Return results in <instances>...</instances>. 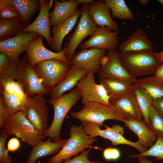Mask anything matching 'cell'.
Segmentation results:
<instances>
[{
  "mask_svg": "<svg viewBox=\"0 0 163 163\" xmlns=\"http://www.w3.org/2000/svg\"><path fill=\"white\" fill-rule=\"evenodd\" d=\"M69 65L59 59H50L36 64L34 68L50 92L64 78Z\"/></svg>",
  "mask_w": 163,
  "mask_h": 163,
  "instance_id": "6",
  "label": "cell"
},
{
  "mask_svg": "<svg viewBox=\"0 0 163 163\" xmlns=\"http://www.w3.org/2000/svg\"><path fill=\"white\" fill-rule=\"evenodd\" d=\"M134 85L148 94L153 99L163 97V84L153 76L137 79Z\"/></svg>",
  "mask_w": 163,
  "mask_h": 163,
  "instance_id": "28",
  "label": "cell"
},
{
  "mask_svg": "<svg viewBox=\"0 0 163 163\" xmlns=\"http://www.w3.org/2000/svg\"><path fill=\"white\" fill-rule=\"evenodd\" d=\"M64 161V160H62L51 163H62Z\"/></svg>",
  "mask_w": 163,
  "mask_h": 163,
  "instance_id": "48",
  "label": "cell"
},
{
  "mask_svg": "<svg viewBox=\"0 0 163 163\" xmlns=\"http://www.w3.org/2000/svg\"><path fill=\"white\" fill-rule=\"evenodd\" d=\"M111 10L113 18L133 21L134 15L124 0H104Z\"/></svg>",
  "mask_w": 163,
  "mask_h": 163,
  "instance_id": "30",
  "label": "cell"
},
{
  "mask_svg": "<svg viewBox=\"0 0 163 163\" xmlns=\"http://www.w3.org/2000/svg\"><path fill=\"white\" fill-rule=\"evenodd\" d=\"M81 98L79 90L76 87L57 98L47 101L53 107L54 116L50 126L43 135L44 139L48 137L54 142L61 139L60 133L64 120L70 109Z\"/></svg>",
  "mask_w": 163,
  "mask_h": 163,
  "instance_id": "1",
  "label": "cell"
},
{
  "mask_svg": "<svg viewBox=\"0 0 163 163\" xmlns=\"http://www.w3.org/2000/svg\"><path fill=\"white\" fill-rule=\"evenodd\" d=\"M94 73L88 72L79 81L76 87L79 90L82 103L95 102L110 106V97L101 84L95 83Z\"/></svg>",
  "mask_w": 163,
  "mask_h": 163,
  "instance_id": "11",
  "label": "cell"
},
{
  "mask_svg": "<svg viewBox=\"0 0 163 163\" xmlns=\"http://www.w3.org/2000/svg\"><path fill=\"white\" fill-rule=\"evenodd\" d=\"M107 50L94 48L81 49L73 56L70 64L94 73H97L101 67V61Z\"/></svg>",
  "mask_w": 163,
  "mask_h": 163,
  "instance_id": "14",
  "label": "cell"
},
{
  "mask_svg": "<svg viewBox=\"0 0 163 163\" xmlns=\"http://www.w3.org/2000/svg\"><path fill=\"white\" fill-rule=\"evenodd\" d=\"M99 82L105 88L110 97L109 101L132 91L134 87L132 83L117 78H100Z\"/></svg>",
  "mask_w": 163,
  "mask_h": 163,
  "instance_id": "26",
  "label": "cell"
},
{
  "mask_svg": "<svg viewBox=\"0 0 163 163\" xmlns=\"http://www.w3.org/2000/svg\"><path fill=\"white\" fill-rule=\"evenodd\" d=\"M19 66V79L17 81L21 84L28 97L36 94L45 96L49 94L37 73L30 65L26 55L20 60Z\"/></svg>",
  "mask_w": 163,
  "mask_h": 163,
  "instance_id": "10",
  "label": "cell"
},
{
  "mask_svg": "<svg viewBox=\"0 0 163 163\" xmlns=\"http://www.w3.org/2000/svg\"><path fill=\"white\" fill-rule=\"evenodd\" d=\"M81 13L80 8L74 14L62 23L53 26L52 29V48L55 52L59 53L62 51V43L64 38L76 25Z\"/></svg>",
  "mask_w": 163,
  "mask_h": 163,
  "instance_id": "24",
  "label": "cell"
},
{
  "mask_svg": "<svg viewBox=\"0 0 163 163\" xmlns=\"http://www.w3.org/2000/svg\"><path fill=\"white\" fill-rule=\"evenodd\" d=\"M152 105L163 117V97L153 99Z\"/></svg>",
  "mask_w": 163,
  "mask_h": 163,
  "instance_id": "42",
  "label": "cell"
},
{
  "mask_svg": "<svg viewBox=\"0 0 163 163\" xmlns=\"http://www.w3.org/2000/svg\"><path fill=\"white\" fill-rule=\"evenodd\" d=\"M88 72L84 69L78 68L72 65L70 66L64 78L49 92L50 99L57 98L77 86L79 80Z\"/></svg>",
  "mask_w": 163,
  "mask_h": 163,
  "instance_id": "21",
  "label": "cell"
},
{
  "mask_svg": "<svg viewBox=\"0 0 163 163\" xmlns=\"http://www.w3.org/2000/svg\"><path fill=\"white\" fill-rule=\"evenodd\" d=\"M20 18L10 20H0V40L14 37L24 28Z\"/></svg>",
  "mask_w": 163,
  "mask_h": 163,
  "instance_id": "31",
  "label": "cell"
},
{
  "mask_svg": "<svg viewBox=\"0 0 163 163\" xmlns=\"http://www.w3.org/2000/svg\"><path fill=\"white\" fill-rule=\"evenodd\" d=\"M120 30L114 32L106 27H98L87 40L78 46L81 49L94 48L108 51L116 50L119 41L118 35Z\"/></svg>",
  "mask_w": 163,
  "mask_h": 163,
  "instance_id": "15",
  "label": "cell"
},
{
  "mask_svg": "<svg viewBox=\"0 0 163 163\" xmlns=\"http://www.w3.org/2000/svg\"><path fill=\"white\" fill-rule=\"evenodd\" d=\"M35 129L44 135L48 129V108L44 96L36 94L30 97L23 111Z\"/></svg>",
  "mask_w": 163,
  "mask_h": 163,
  "instance_id": "8",
  "label": "cell"
},
{
  "mask_svg": "<svg viewBox=\"0 0 163 163\" xmlns=\"http://www.w3.org/2000/svg\"><path fill=\"white\" fill-rule=\"evenodd\" d=\"M119 54L116 50L108 51L101 60L97 75L100 78H117L134 84L137 79L126 71L120 61Z\"/></svg>",
  "mask_w": 163,
  "mask_h": 163,
  "instance_id": "12",
  "label": "cell"
},
{
  "mask_svg": "<svg viewBox=\"0 0 163 163\" xmlns=\"http://www.w3.org/2000/svg\"><path fill=\"white\" fill-rule=\"evenodd\" d=\"M109 103L110 106L115 109L123 119L140 121L143 120L142 113L133 91L110 100Z\"/></svg>",
  "mask_w": 163,
  "mask_h": 163,
  "instance_id": "18",
  "label": "cell"
},
{
  "mask_svg": "<svg viewBox=\"0 0 163 163\" xmlns=\"http://www.w3.org/2000/svg\"><path fill=\"white\" fill-rule=\"evenodd\" d=\"M125 126L134 133L138 138V141L146 150L155 142L156 134L147 125L144 121L123 119Z\"/></svg>",
  "mask_w": 163,
  "mask_h": 163,
  "instance_id": "23",
  "label": "cell"
},
{
  "mask_svg": "<svg viewBox=\"0 0 163 163\" xmlns=\"http://www.w3.org/2000/svg\"><path fill=\"white\" fill-rule=\"evenodd\" d=\"M48 138L45 141H42L32 146V149L25 163H35L41 157L57 154L62 149L68 139H60L52 142Z\"/></svg>",
  "mask_w": 163,
  "mask_h": 163,
  "instance_id": "22",
  "label": "cell"
},
{
  "mask_svg": "<svg viewBox=\"0 0 163 163\" xmlns=\"http://www.w3.org/2000/svg\"><path fill=\"white\" fill-rule=\"evenodd\" d=\"M120 53L153 52L152 43L145 32L139 29L133 33L119 46Z\"/></svg>",
  "mask_w": 163,
  "mask_h": 163,
  "instance_id": "20",
  "label": "cell"
},
{
  "mask_svg": "<svg viewBox=\"0 0 163 163\" xmlns=\"http://www.w3.org/2000/svg\"><path fill=\"white\" fill-rule=\"evenodd\" d=\"M19 18L18 11L10 0H0V20H10Z\"/></svg>",
  "mask_w": 163,
  "mask_h": 163,
  "instance_id": "35",
  "label": "cell"
},
{
  "mask_svg": "<svg viewBox=\"0 0 163 163\" xmlns=\"http://www.w3.org/2000/svg\"><path fill=\"white\" fill-rule=\"evenodd\" d=\"M21 146L20 141L17 138L13 137L9 139L7 144V152H14L18 150Z\"/></svg>",
  "mask_w": 163,
  "mask_h": 163,
  "instance_id": "41",
  "label": "cell"
},
{
  "mask_svg": "<svg viewBox=\"0 0 163 163\" xmlns=\"http://www.w3.org/2000/svg\"><path fill=\"white\" fill-rule=\"evenodd\" d=\"M10 135L3 128L0 130V163H11V157L8 154L5 146L7 139Z\"/></svg>",
  "mask_w": 163,
  "mask_h": 163,
  "instance_id": "37",
  "label": "cell"
},
{
  "mask_svg": "<svg viewBox=\"0 0 163 163\" xmlns=\"http://www.w3.org/2000/svg\"><path fill=\"white\" fill-rule=\"evenodd\" d=\"M154 75V78L163 84V63L160 64Z\"/></svg>",
  "mask_w": 163,
  "mask_h": 163,
  "instance_id": "43",
  "label": "cell"
},
{
  "mask_svg": "<svg viewBox=\"0 0 163 163\" xmlns=\"http://www.w3.org/2000/svg\"><path fill=\"white\" fill-rule=\"evenodd\" d=\"M149 117L150 123L149 128L157 135L163 138V117L152 105L150 107Z\"/></svg>",
  "mask_w": 163,
  "mask_h": 163,
  "instance_id": "36",
  "label": "cell"
},
{
  "mask_svg": "<svg viewBox=\"0 0 163 163\" xmlns=\"http://www.w3.org/2000/svg\"><path fill=\"white\" fill-rule=\"evenodd\" d=\"M131 158L152 156L157 160H163V138L157 135V139L153 145L149 149L139 154L129 156Z\"/></svg>",
  "mask_w": 163,
  "mask_h": 163,
  "instance_id": "34",
  "label": "cell"
},
{
  "mask_svg": "<svg viewBox=\"0 0 163 163\" xmlns=\"http://www.w3.org/2000/svg\"><path fill=\"white\" fill-rule=\"evenodd\" d=\"M133 92L134 93L143 116V120L149 128L150 123L149 113L152 105L153 99L148 94L134 85Z\"/></svg>",
  "mask_w": 163,
  "mask_h": 163,
  "instance_id": "32",
  "label": "cell"
},
{
  "mask_svg": "<svg viewBox=\"0 0 163 163\" xmlns=\"http://www.w3.org/2000/svg\"><path fill=\"white\" fill-rule=\"evenodd\" d=\"M84 104L80 111L70 112L71 116L82 122H88L95 123L100 127L103 126L104 122L107 120H115L123 122V117L110 106L95 102H89Z\"/></svg>",
  "mask_w": 163,
  "mask_h": 163,
  "instance_id": "4",
  "label": "cell"
},
{
  "mask_svg": "<svg viewBox=\"0 0 163 163\" xmlns=\"http://www.w3.org/2000/svg\"><path fill=\"white\" fill-rule=\"evenodd\" d=\"M153 52L120 53V61L127 72L136 78L154 74L161 63Z\"/></svg>",
  "mask_w": 163,
  "mask_h": 163,
  "instance_id": "2",
  "label": "cell"
},
{
  "mask_svg": "<svg viewBox=\"0 0 163 163\" xmlns=\"http://www.w3.org/2000/svg\"><path fill=\"white\" fill-rule=\"evenodd\" d=\"M1 93L5 106L9 115L24 110L27 102L21 98L15 92L11 94Z\"/></svg>",
  "mask_w": 163,
  "mask_h": 163,
  "instance_id": "33",
  "label": "cell"
},
{
  "mask_svg": "<svg viewBox=\"0 0 163 163\" xmlns=\"http://www.w3.org/2000/svg\"><path fill=\"white\" fill-rule=\"evenodd\" d=\"M3 129L23 142L32 146L43 141V135L37 132L25 117L23 111L9 115Z\"/></svg>",
  "mask_w": 163,
  "mask_h": 163,
  "instance_id": "3",
  "label": "cell"
},
{
  "mask_svg": "<svg viewBox=\"0 0 163 163\" xmlns=\"http://www.w3.org/2000/svg\"><path fill=\"white\" fill-rule=\"evenodd\" d=\"M103 156L107 160H116L120 158L121 153L120 150L116 148L109 147L104 150Z\"/></svg>",
  "mask_w": 163,
  "mask_h": 163,
  "instance_id": "39",
  "label": "cell"
},
{
  "mask_svg": "<svg viewBox=\"0 0 163 163\" xmlns=\"http://www.w3.org/2000/svg\"><path fill=\"white\" fill-rule=\"evenodd\" d=\"M19 64L12 60L6 54L0 53V81L12 78L19 79Z\"/></svg>",
  "mask_w": 163,
  "mask_h": 163,
  "instance_id": "29",
  "label": "cell"
},
{
  "mask_svg": "<svg viewBox=\"0 0 163 163\" xmlns=\"http://www.w3.org/2000/svg\"><path fill=\"white\" fill-rule=\"evenodd\" d=\"M87 7L89 17L98 27H106L114 32L119 30L118 24L104 0H93Z\"/></svg>",
  "mask_w": 163,
  "mask_h": 163,
  "instance_id": "19",
  "label": "cell"
},
{
  "mask_svg": "<svg viewBox=\"0 0 163 163\" xmlns=\"http://www.w3.org/2000/svg\"><path fill=\"white\" fill-rule=\"evenodd\" d=\"M53 10L50 12L51 26L61 24L74 14L79 5L77 0H55Z\"/></svg>",
  "mask_w": 163,
  "mask_h": 163,
  "instance_id": "25",
  "label": "cell"
},
{
  "mask_svg": "<svg viewBox=\"0 0 163 163\" xmlns=\"http://www.w3.org/2000/svg\"><path fill=\"white\" fill-rule=\"evenodd\" d=\"M158 1L161 3V5H163V0H158Z\"/></svg>",
  "mask_w": 163,
  "mask_h": 163,
  "instance_id": "49",
  "label": "cell"
},
{
  "mask_svg": "<svg viewBox=\"0 0 163 163\" xmlns=\"http://www.w3.org/2000/svg\"><path fill=\"white\" fill-rule=\"evenodd\" d=\"M87 5H82L79 21L74 31L68 37V44L66 48L64 55L69 64L77 47L86 37L92 35L98 28L89 16Z\"/></svg>",
  "mask_w": 163,
  "mask_h": 163,
  "instance_id": "9",
  "label": "cell"
},
{
  "mask_svg": "<svg viewBox=\"0 0 163 163\" xmlns=\"http://www.w3.org/2000/svg\"><path fill=\"white\" fill-rule=\"evenodd\" d=\"M9 115L4 104L2 96H0V127L3 128Z\"/></svg>",
  "mask_w": 163,
  "mask_h": 163,
  "instance_id": "40",
  "label": "cell"
},
{
  "mask_svg": "<svg viewBox=\"0 0 163 163\" xmlns=\"http://www.w3.org/2000/svg\"><path fill=\"white\" fill-rule=\"evenodd\" d=\"M69 129L70 138L60 152L50 158L48 163L70 159L72 156H76L79 153L83 152L96 141L95 138L85 133L81 125L79 126L73 125Z\"/></svg>",
  "mask_w": 163,
  "mask_h": 163,
  "instance_id": "5",
  "label": "cell"
},
{
  "mask_svg": "<svg viewBox=\"0 0 163 163\" xmlns=\"http://www.w3.org/2000/svg\"><path fill=\"white\" fill-rule=\"evenodd\" d=\"M43 38L42 36L40 35L33 40L25 49L27 53L26 55L30 65L34 68L36 64L50 59H59L68 63L64 53L68 42L67 41L61 51L56 53L45 48L43 43Z\"/></svg>",
  "mask_w": 163,
  "mask_h": 163,
  "instance_id": "17",
  "label": "cell"
},
{
  "mask_svg": "<svg viewBox=\"0 0 163 163\" xmlns=\"http://www.w3.org/2000/svg\"><path fill=\"white\" fill-rule=\"evenodd\" d=\"M154 54L161 63H163V51L158 52H154Z\"/></svg>",
  "mask_w": 163,
  "mask_h": 163,
  "instance_id": "45",
  "label": "cell"
},
{
  "mask_svg": "<svg viewBox=\"0 0 163 163\" xmlns=\"http://www.w3.org/2000/svg\"><path fill=\"white\" fill-rule=\"evenodd\" d=\"M40 8L39 14L35 21L22 30L23 32H34L45 38L50 47H52L53 38L50 34L49 11L53 0H39Z\"/></svg>",
  "mask_w": 163,
  "mask_h": 163,
  "instance_id": "16",
  "label": "cell"
},
{
  "mask_svg": "<svg viewBox=\"0 0 163 163\" xmlns=\"http://www.w3.org/2000/svg\"><path fill=\"white\" fill-rule=\"evenodd\" d=\"M93 0H77L79 4H85L87 5L92 2Z\"/></svg>",
  "mask_w": 163,
  "mask_h": 163,
  "instance_id": "46",
  "label": "cell"
},
{
  "mask_svg": "<svg viewBox=\"0 0 163 163\" xmlns=\"http://www.w3.org/2000/svg\"><path fill=\"white\" fill-rule=\"evenodd\" d=\"M81 125L87 135L94 138L100 136L107 139L113 146L121 144L128 145L136 149L140 153L146 150L138 141L132 142L125 139L123 136L124 128L120 125L115 124L111 127L104 125L106 128L104 130L101 129L96 124L89 122H82Z\"/></svg>",
  "mask_w": 163,
  "mask_h": 163,
  "instance_id": "7",
  "label": "cell"
},
{
  "mask_svg": "<svg viewBox=\"0 0 163 163\" xmlns=\"http://www.w3.org/2000/svg\"><path fill=\"white\" fill-rule=\"evenodd\" d=\"M139 2L142 5H146L149 3L148 0H139Z\"/></svg>",
  "mask_w": 163,
  "mask_h": 163,
  "instance_id": "47",
  "label": "cell"
},
{
  "mask_svg": "<svg viewBox=\"0 0 163 163\" xmlns=\"http://www.w3.org/2000/svg\"><path fill=\"white\" fill-rule=\"evenodd\" d=\"M40 35L34 32H21L12 37L0 41V52L7 55L19 64L21 54Z\"/></svg>",
  "mask_w": 163,
  "mask_h": 163,
  "instance_id": "13",
  "label": "cell"
},
{
  "mask_svg": "<svg viewBox=\"0 0 163 163\" xmlns=\"http://www.w3.org/2000/svg\"><path fill=\"white\" fill-rule=\"evenodd\" d=\"M91 150V149L85 150L80 155L75 156L72 158L65 160L62 163H101L99 161H91L88 158V156Z\"/></svg>",
  "mask_w": 163,
  "mask_h": 163,
  "instance_id": "38",
  "label": "cell"
},
{
  "mask_svg": "<svg viewBox=\"0 0 163 163\" xmlns=\"http://www.w3.org/2000/svg\"><path fill=\"white\" fill-rule=\"evenodd\" d=\"M16 7L22 23L26 27L35 13L40 9L39 0H10Z\"/></svg>",
  "mask_w": 163,
  "mask_h": 163,
  "instance_id": "27",
  "label": "cell"
},
{
  "mask_svg": "<svg viewBox=\"0 0 163 163\" xmlns=\"http://www.w3.org/2000/svg\"><path fill=\"white\" fill-rule=\"evenodd\" d=\"M138 161L139 163H154L144 156L138 157Z\"/></svg>",
  "mask_w": 163,
  "mask_h": 163,
  "instance_id": "44",
  "label": "cell"
}]
</instances>
